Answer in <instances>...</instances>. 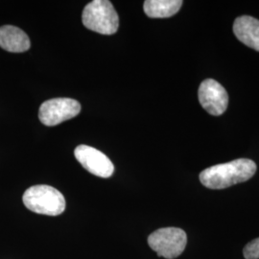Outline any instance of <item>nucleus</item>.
I'll return each mask as SVG.
<instances>
[{
  "mask_svg": "<svg viewBox=\"0 0 259 259\" xmlns=\"http://www.w3.org/2000/svg\"><path fill=\"white\" fill-rule=\"evenodd\" d=\"M31 47L30 39L24 31L13 25L0 27V47L12 53H22Z\"/></svg>",
  "mask_w": 259,
  "mask_h": 259,
  "instance_id": "nucleus-9",
  "label": "nucleus"
},
{
  "mask_svg": "<svg viewBox=\"0 0 259 259\" xmlns=\"http://www.w3.org/2000/svg\"><path fill=\"white\" fill-rule=\"evenodd\" d=\"M246 259H259V238L250 241L243 250Z\"/></svg>",
  "mask_w": 259,
  "mask_h": 259,
  "instance_id": "nucleus-11",
  "label": "nucleus"
},
{
  "mask_svg": "<svg viewBox=\"0 0 259 259\" xmlns=\"http://www.w3.org/2000/svg\"><path fill=\"white\" fill-rule=\"evenodd\" d=\"M233 33L242 44L259 52V19L242 16L234 20Z\"/></svg>",
  "mask_w": 259,
  "mask_h": 259,
  "instance_id": "nucleus-8",
  "label": "nucleus"
},
{
  "mask_svg": "<svg viewBox=\"0 0 259 259\" xmlns=\"http://www.w3.org/2000/svg\"><path fill=\"white\" fill-rule=\"evenodd\" d=\"M84 27L102 35H112L119 27V18L109 0H93L83 11Z\"/></svg>",
  "mask_w": 259,
  "mask_h": 259,
  "instance_id": "nucleus-3",
  "label": "nucleus"
},
{
  "mask_svg": "<svg viewBox=\"0 0 259 259\" xmlns=\"http://www.w3.org/2000/svg\"><path fill=\"white\" fill-rule=\"evenodd\" d=\"M81 111V105L71 98H54L41 104L38 118L40 122L53 127L77 116Z\"/></svg>",
  "mask_w": 259,
  "mask_h": 259,
  "instance_id": "nucleus-5",
  "label": "nucleus"
},
{
  "mask_svg": "<svg viewBox=\"0 0 259 259\" xmlns=\"http://www.w3.org/2000/svg\"><path fill=\"white\" fill-rule=\"evenodd\" d=\"M255 172L256 164L253 160L239 158L204 169L200 174V181L209 189H225L247 182Z\"/></svg>",
  "mask_w": 259,
  "mask_h": 259,
  "instance_id": "nucleus-1",
  "label": "nucleus"
},
{
  "mask_svg": "<svg viewBox=\"0 0 259 259\" xmlns=\"http://www.w3.org/2000/svg\"><path fill=\"white\" fill-rule=\"evenodd\" d=\"M187 236L185 231L179 228H163L151 233L148 237L150 248L158 256L174 259L180 256L186 247Z\"/></svg>",
  "mask_w": 259,
  "mask_h": 259,
  "instance_id": "nucleus-4",
  "label": "nucleus"
},
{
  "mask_svg": "<svg viewBox=\"0 0 259 259\" xmlns=\"http://www.w3.org/2000/svg\"><path fill=\"white\" fill-rule=\"evenodd\" d=\"M182 6V0H146L143 9L151 19H166L176 15Z\"/></svg>",
  "mask_w": 259,
  "mask_h": 259,
  "instance_id": "nucleus-10",
  "label": "nucleus"
},
{
  "mask_svg": "<svg viewBox=\"0 0 259 259\" xmlns=\"http://www.w3.org/2000/svg\"><path fill=\"white\" fill-rule=\"evenodd\" d=\"M76 159L93 175L100 178H110L114 166L111 159L104 153L89 145H79L74 150Z\"/></svg>",
  "mask_w": 259,
  "mask_h": 259,
  "instance_id": "nucleus-7",
  "label": "nucleus"
},
{
  "mask_svg": "<svg viewBox=\"0 0 259 259\" xmlns=\"http://www.w3.org/2000/svg\"><path fill=\"white\" fill-rule=\"evenodd\" d=\"M199 101L209 114L222 115L229 106V94L222 84L213 79H205L199 88Z\"/></svg>",
  "mask_w": 259,
  "mask_h": 259,
  "instance_id": "nucleus-6",
  "label": "nucleus"
},
{
  "mask_svg": "<svg viewBox=\"0 0 259 259\" xmlns=\"http://www.w3.org/2000/svg\"><path fill=\"white\" fill-rule=\"evenodd\" d=\"M22 201L29 210L37 214L58 216L65 209L64 195L49 185H34L29 187L23 194Z\"/></svg>",
  "mask_w": 259,
  "mask_h": 259,
  "instance_id": "nucleus-2",
  "label": "nucleus"
}]
</instances>
